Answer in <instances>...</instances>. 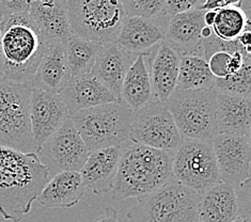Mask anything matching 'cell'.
<instances>
[{"label":"cell","instance_id":"b9f144b4","mask_svg":"<svg viewBox=\"0 0 251 222\" xmlns=\"http://www.w3.org/2000/svg\"><path fill=\"white\" fill-rule=\"evenodd\" d=\"M2 80H3V77H2L1 72H0V81H2Z\"/></svg>","mask_w":251,"mask_h":222},{"label":"cell","instance_id":"836d02e7","mask_svg":"<svg viewBox=\"0 0 251 222\" xmlns=\"http://www.w3.org/2000/svg\"><path fill=\"white\" fill-rule=\"evenodd\" d=\"M243 0H205L200 10L205 11H217L228 7H240L242 8Z\"/></svg>","mask_w":251,"mask_h":222},{"label":"cell","instance_id":"7402d4cb","mask_svg":"<svg viewBox=\"0 0 251 222\" xmlns=\"http://www.w3.org/2000/svg\"><path fill=\"white\" fill-rule=\"evenodd\" d=\"M85 193L80 173L64 171L49 179L37 200L49 208H70L80 202Z\"/></svg>","mask_w":251,"mask_h":222},{"label":"cell","instance_id":"d4e9b609","mask_svg":"<svg viewBox=\"0 0 251 222\" xmlns=\"http://www.w3.org/2000/svg\"><path fill=\"white\" fill-rule=\"evenodd\" d=\"M149 55L137 56L122 83L120 100L133 112L139 110L154 99L151 83Z\"/></svg>","mask_w":251,"mask_h":222},{"label":"cell","instance_id":"f546056e","mask_svg":"<svg viewBox=\"0 0 251 222\" xmlns=\"http://www.w3.org/2000/svg\"><path fill=\"white\" fill-rule=\"evenodd\" d=\"M251 65L250 61L244 64V67L224 78H216L214 89L217 92L233 95V97L240 98H250L251 93Z\"/></svg>","mask_w":251,"mask_h":222},{"label":"cell","instance_id":"9c48e42d","mask_svg":"<svg viewBox=\"0 0 251 222\" xmlns=\"http://www.w3.org/2000/svg\"><path fill=\"white\" fill-rule=\"evenodd\" d=\"M172 177L199 195L219 183L212 141L182 139L173 156Z\"/></svg>","mask_w":251,"mask_h":222},{"label":"cell","instance_id":"ee69618b","mask_svg":"<svg viewBox=\"0 0 251 222\" xmlns=\"http://www.w3.org/2000/svg\"><path fill=\"white\" fill-rule=\"evenodd\" d=\"M198 222H202V221H200V220H199V221H198Z\"/></svg>","mask_w":251,"mask_h":222},{"label":"cell","instance_id":"60d3db41","mask_svg":"<svg viewBox=\"0 0 251 222\" xmlns=\"http://www.w3.org/2000/svg\"><path fill=\"white\" fill-rule=\"evenodd\" d=\"M0 57H1V32H0Z\"/></svg>","mask_w":251,"mask_h":222},{"label":"cell","instance_id":"ba28073f","mask_svg":"<svg viewBox=\"0 0 251 222\" xmlns=\"http://www.w3.org/2000/svg\"><path fill=\"white\" fill-rule=\"evenodd\" d=\"M28 83L0 81V147L24 153H35L30 127Z\"/></svg>","mask_w":251,"mask_h":222},{"label":"cell","instance_id":"30bf717a","mask_svg":"<svg viewBox=\"0 0 251 222\" xmlns=\"http://www.w3.org/2000/svg\"><path fill=\"white\" fill-rule=\"evenodd\" d=\"M129 140L160 151L176 152L181 145L182 137L166 104L153 99L133 112Z\"/></svg>","mask_w":251,"mask_h":222},{"label":"cell","instance_id":"5bb4252c","mask_svg":"<svg viewBox=\"0 0 251 222\" xmlns=\"http://www.w3.org/2000/svg\"><path fill=\"white\" fill-rule=\"evenodd\" d=\"M205 10H194L169 16L165 30V42L178 55L203 57V39Z\"/></svg>","mask_w":251,"mask_h":222},{"label":"cell","instance_id":"603a6c76","mask_svg":"<svg viewBox=\"0 0 251 222\" xmlns=\"http://www.w3.org/2000/svg\"><path fill=\"white\" fill-rule=\"evenodd\" d=\"M180 55L165 41L154 49L150 76L154 99L166 103L176 91Z\"/></svg>","mask_w":251,"mask_h":222},{"label":"cell","instance_id":"2e32d148","mask_svg":"<svg viewBox=\"0 0 251 222\" xmlns=\"http://www.w3.org/2000/svg\"><path fill=\"white\" fill-rule=\"evenodd\" d=\"M27 12L45 43H64L72 35L67 0H30Z\"/></svg>","mask_w":251,"mask_h":222},{"label":"cell","instance_id":"ac0fdd59","mask_svg":"<svg viewBox=\"0 0 251 222\" xmlns=\"http://www.w3.org/2000/svg\"><path fill=\"white\" fill-rule=\"evenodd\" d=\"M122 148L110 147L89 152L86 163L79 171L86 188H90L93 194L100 196L111 191Z\"/></svg>","mask_w":251,"mask_h":222},{"label":"cell","instance_id":"1f68e13d","mask_svg":"<svg viewBox=\"0 0 251 222\" xmlns=\"http://www.w3.org/2000/svg\"><path fill=\"white\" fill-rule=\"evenodd\" d=\"M205 0H166L164 16H172L185 12L199 10Z\"/></svg>","mask_w":251,"mask_h":222},{"label":"cell","instance_id":"cb8c5ba5","mask_svg":"<svg viewBox=\"0 0 251 222\" xmlns=\"http://www.w3.org/2000/svg\"><path fill=\"white\" fill-rule=\"evenodd\" d=\"M250 98L233 97L217 92V135H243L250 137Z\"/></svg>","mask_w":251,"mask_h":222},{"label":"cell","instance_id":"9a60e30c","mask_svg":"<svg viewBox=\"0 0 251 222\" xmlns=\"http://www.w3.org/2000/svg\"><path fill=\"white\" fill-rule=\"evenodd\" d=\"M59 95L70 116L93 107L118 101L92 73L71 77Z\"/></svg>","mask_w":251,"mask_h":222},{"label":"cell","instance_id":"ffe728a7","mask_svg":"<svg viewBox=\"0 0 251 222\" xmlns=\"http://www.w3.org/2000/svg\"><path fill=\"white\" fill-rule=\"evenodd\" d=\"M199 220L202 222H232L241 216L236 188L219 182L200 195Z\"/></svg>","mask_w":251,"mask_h":222},{"label":"cell","instance_id":"52a82bcc","mask_svg":"<svg viewBox=\"0 0 251 222\" xmlns=\"http://www.w3.org/2000/svg\"><path fill=\"white\" fill-rule=\"evenodd\" d=\"M71 32L105 45L116 42L126 17L121 0H67Z\"/></svg>","mask_w":251,"mask_h":222},{"label":"cell","instance_id":"277c9868","mask_svg":"<svg viewBox=\"0 0 251 222\" xmlns=\"http://www.w3.org/2000/svg\"><path fill=\"white\" fill-rule=\"evenodd\" d=\"M127 212L129 222H198L200 195L171 178Z\"/></svg>","mask_w":251,"mask_h":222},{"label":"cell","instance_id":"7bdbcfd3","mask_svg":"<svg viewBox=\"0 0 251 222\" xmlns=\"http://www.w3.org/2000/svg\"><path fill=\"white\" fill-rule=\"evenodd\" d=\"M2 17H3V16H2L1 14H0V22H1V20H2Z\"/></svg>","mask_w":251,"mask_h":222},{"label":"cell","instance_id":"e575fe53","mask_svg":"<svg viewBox=\"0 0 251 222\" xmlns=\"http://www.w3.org/2000/svg\"><path fill=\"white\" fill-rule=\"evenodd\" d=\"M93 222H119L118 212L115 208L107 207L105 209V212L101 215H100Z\"/></svg>","mask_w":251,"mask_h":222},{"label":"cell","instance_id":"f35d334b","mask_svg":"<svg viewBox=\"0 0 251 222\" xmlns=\"http://www.w3.org/2000/svg\"><path fill=\"white\" fill-rule=\"evenodd\" d=\"M244 4H246V7H247V9H248V8H249V0H243L242 9H243V7H244Z\"/></svg>","mask_w":251,"mask_h":222},{"label":"cell","instance_id":"83f0119b","mask_svg":"<svg viewBox=\"0 0 251 222\" xmlns=\"http://www.w3.org/2000/svg\"><path fill=\"white\" fill-rule=\"evenodd\" d=\"M212 30L219 40L236 41L245 31H250L249 17L246 11L240 7L217 10Z\"/></svg>","mask_w":251,"mask_h":222},{"label":"cell","instance_id":"484cf974","mask_svg":"<svg viewBox=\"0 0 251 222\" xmlns=\"http://www.w3.org/2000/svg\"><path fill=\"white\" fill-rule=\"evenodd\" d=\"M216 78L211 73L206 60L201 56L181 55L176 91L214 89Z\"/></svg>","mask_w":251,"mask_h":222},{"label":"cell","instance_id":"7c38bea8","mask_svg":"<svg viewBox=\"0 0 251 222\" xmlns=\"http://www.w3.org/2000/svg\"><path fill=\"white\" fill-rule=\"evenodd\" d=\"M220 182L238 187L250 177V137L219 134L212 140Z\"/></svg>","mask_w":251,"mask_h":222},{"label":"cell","instance_id":"8992f818","mask_svg":"<svg viewBox=\"0 0 251 222\" xmlns=\"http://www.w3.org/2000/svg\"><path fill=\"white\" fill-rule=\"evenodd\" d=\"M165 104L182 139L212 141L217 136L215 89L175 91Z\"/></svg>","mask_w":251,"mask_h":222},{"label":"cell","instance_id":"e0dca14e","mask_svg":"<svg viewBox=\"0 0 251 222\" xmlns=\"http://www.w3.org/2000/svg\"><path fill=\"white\" fill-rule=\"evenodd\" d=\"M165 40V30L158 21L126 16L115 43L134 56L150 55Z\"/></svg>","mask_w":251,"mask_h":222},{"label":"cell","instance_id":"8d00e7d4","mask_svg":"<svg viewBox=\"0 0 251 222\" xmlns=\"http://www.w3.org/2000/svg\"><path fill=\"white\" fill-rule=\"evenodd\" d=\"M216 17V11H205L204 14V24L207 27H212Z\"/></svg>","mask_w":251,"mask_h":222},{"label":"cell","instance_id":"d6986e66","mask_svg":"<svg viewBox=\"0 0 251 222\" xmlns=\"http://www.w3.org/2000/svg\"><path fill=\"white\" fill-rule=\"evenodd\" d=\"M136 57L113 42L101 45L95 59L91 73L99 78L118 101H121L122 83Z\"/></svg>","mask_w":251,"mask_h":222},{"label":"cell","instance_id":"d590c367","mask_svg":"<svg viewBox=\"0 0 251 222\" xmlns=\"http://www.w3.org/2000/svg\"><path fill=\"white\" fill-rule=\"evenodd\" d=\"M237 41L245 49L250 52V31H245Z\"/></svg>","mask_w":251,"mask_h":222},{"label":"cell","instance_id":"4dcf8cb0","mask_svg":"<svg viewBox=\"0 0 251 222\" xmlns=\"http://www.w3.org/2000/svg\"><path fill=\"white\" fill-rule=\"evenodd\" d=\"M166 0H121L126 16H140L158 21L164 16Z\"/></svg>","mask_w":251,"mask_h":222},{"label":"cell","instance_id":"ab89813d","mask_svg":"<svg viewBox=\"0 0 251 222\" xmlns=\"http://www.w3.org/2000/svg\"><path fill=\"white\" fill-rule=\"evenodd\" d=\"M232 222H246V221H245V220H243L242 218H240V217H238V218H236L235 220H233Z\"/></svg>","mask_w":251,"mask_h":222},{"label":"cell","instance_id":"44dd1931","mask_svg":"<svg viewBox=\"0 0 251 222\" xmlns=\"http://www.w3.org/2000/svg\"><path fill=\"white\" fill-rule=\"evenodd\" d=\"M45 44L44 53L29 86L59 94L71 78L65 47L61 42Z\"/></svg>","mask_w":251,"mask_h":222},{"label":"cell","instance_id":"3957f363","mask_svg":"<svg viewBox=\"0 0 251 222\" xmlns=\"http://www.w3.org/2000/svg\"><path fill=\"white\" fill-rule=\"evenodd\" d=\"M0 72L4 80L30 83L45 50L38 28L28 12L3 16L0 22Z\"/></svg>","mask_w":251,"mask_h":222},{"label":"cell","instance_id":"6da1fadb","mask_svg":"<svg viewBox=\"0 0 251 222\" xmlns=\"http://www.w3.org/2000/svg\"><path fill=\"white\" fill-rule=\"evenodd\" d=\"M50 173L37 153L0 147V215L21 222L49 182Z\"/></svg>","mask_w":251,"mask_h":222},{"label":"cell","instance_id":"4fadbf2b","mask_svg":"<svg viewBox=\"0 0 251 222\" xmlns=\"http://www.w3.org/2000/svg\"><path fill=\"white\" fill-rule=\"evenodd\" d=\"M29 118L35 153L70 118L60 95L31 88Z\"/></svg>","mask_w":251,"mask_h":222},{"label":"cell","instance_id":"8fae6325","mask_svg":"<svg viewBox=\"0 0 251 222\" xmlns=\"http://www.w3.org/2000/svg\"><path fill=\"white\" fill-rule=\"evenodd\" d=\"M37 155L50 173V178L56 174L71 171L79 172L86 163L89 149L69 118L38 151Z\"/></svg>","mask_w":251,"mask_h":222},{"label":"cell","instance_id":"5b68a950","mask_svg":"<svg viewBox=\"0 0 251 222\" xmlns=\"http://www.w3.org/2000/svg\"><path fill=\"white\" fill-rule=\"evenodd\" d=\"M89 152L121 147L129 140L133 110L122 101H112L70 116Z\"/></svg>","mask_w":251,"mask_h":222},{"label":"cell","instance_id":"d6a6232c","mask_svg":"<svg viewBox=\"0 0 251 222\" xmlns=\"http://www.w3.org/2000/svg\"><path fill=\"white\" fill-rule=\"evenodd\" d=\"M29 2L30 0H0V14L7 16L27 12Z\"/></svg>","mask_w":251,"mask_h":222},{"label":"cell","instance_id":"f1b7e54d","mask_svg":"<svg viewBox=\"0 0 251 222\" xmlns=\"http://www.w3.org/2000/svg\"><path fill=\"white\" fill-rule=\"evenodd\" d=\"M248 61H250V52L245 49L218 50L211 53L206 59L208 69L215 78H224L236 73Z\"/></svg>","mask_w":251,"mask_h":222},{"label":"cell","instance_id":"74e56055","mask_svg":"<svg viewBox=\"0 0 251 222\" xmlns=\"http://www.w3.org/2000/svg\"><path fill=\"white\" fill-rule=\"evenodd\" d=\"M213 35V30H212V27H207V26H204V28L202 29L201 31V37L203 40H206L208 38H211Z\"/></svg>","mask_w":251,"mask_h":222},{"label":"cell","instance_id":"4316f807","mask_svg":"<svg viewBox=\"0 0 251 222\" xmlns=\"http://www.w3.org/2000/svg\"><path fill=\"white\" fill-rule=\"evenodd\" d=\"M63 44L71 77L91 73L101 45L73 34Z\"/></svg>","mask_w":251,"mask_h":222},{"label":"cell","instance_id":"7a4b0ae2","mask_svg":"<svg viewBox=\"0 0 251 222\" xmlns=\"http://www.w3.org/2000/svg\"><path fill=\"white\" fill-rule=\"evenodd\" d=\"M175 152L145 146L122 148L118 171L112 184V199L125 201L140 197L158 189L172 178Z\"/></svg>","mask_w":251,"mask_h":222}]
</instances>
